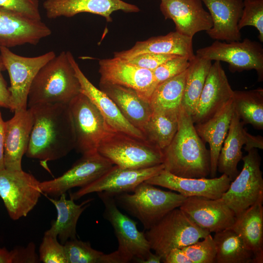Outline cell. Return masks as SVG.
Returning a JSON list of instances; mask_svg holds the SVG:
<instances>
[{
  "label": "cell",
  "mask_w": 263,
  "mask_h": 263,
  "mask_svg": "<svg viewBox=\"0 0 263 263\" xmlns=\"http://www.w3.org/2000/svg\"><path fill=\"white\" fill-rule=\"evenodd\" d=\"M178 113L153 111L142 131L145 140L162 150L165 149L177 131Z\"/></svg>",
  "instance_id": "32"
},
{
  "label": "cell",
  "mask_w": 263,
  "mask_h": 263,
  "mask_svg": "<svg viewBox=\"0 0 263 263\" xmlns=\"http://www.w3.org/2000/svg\"><path fill=\"white\" fill-rule=\"evenodd\" d=\"M29 109L33 125L27 157L46 162L62 158L75 149V134L68 104H39Z\"/></svg>",
  "instance_id": "1"
},
{
  "label": "cell",
  "mask_w": 263,
  "mask_h": 263,
  "mask_svg": "<svg viewBox=\"0 0 263 263\" xmlns=\"http://www.w3.org/2000/svg\"><path fill=\"white\" fill-rule=\"evenodd\" d=\"M43 7L49 19L72 17L81 13H89L103 17L112 21L111 15L116 11L135 13L140 11L135 5L122 0H45Z\"/></svg>",
  "instance_id": "22"
},
{
  "label": "cell",
  "mask_w": 263,
  "mask_h": 263,
  "mask_svg": "<svg viewBox=\"0 0 263 263\" xmlns=\"http://www.w3.org/2000/svg\"><path fill=\"white\" fill-rule=\"evenodd\" d=\"M190 63L186 57L177 56L160 65L152 73L156 86L187 70Z\"/></svg>",
  "instance_id": "40"
},
{
  "label": "cell",
  "mask_w": 263,
  "mask_h": 263,
  "mask_svg": "<svg viewBox=\"0 0 263 263\" xmlns=\"http://www.w3.org/2000/svg\"><path fill=\"white\" fill-rule=\"evenodd\" d=\"M104 210L103 217L112 225L118 246L108 254L109 263H127L133 260L141 263L151 250L145 233L139 231L136 223L118 208L114 196L106 192H97Z\"/></svg>",
  "instance_id": "4"
},
{
  "label": "cell",
  "mask_w": 263,
  "mask_h": 263,
  "mask_svg": "<svg viewBox=\"0 0 263 263\" xmlns=\"http://www.w3.org/2000/svg\"><path fill=\"white\" fill-rule=\"evenodd\" d=\"M0 69H2L3 71L5 70V68L4 67L2 58L0 55Z\"/></svg>",
  "instance_id": "49"
},
{
  "label": "cell",
  "mask_w": 263,
  "mask_h": 263,
  "mask_svg": "<svg viewBox=\"0 0 263 263\" xmlns=\"http://www.w3.org/2000/svg\"><path fill=\"white\" fill-rule=\"evenodd\" d=\"M4 124L0 110V170L5 169L4 163Z\"/></svg>",
  "instance_id": "46"
},
{
  "label": "cell",
  "mask_w": 263,
  "mask_h": 263,
  "mask_svg": "<svg viewBox=\"0 0 263 263\" xmlns=\"http://www.w3.org/2000/svg\"><path fill=\"white\" fill-rule=\"evenodd\" d=\"M67 263H103L105 253L93 248L89 242L69 240L64 244Z\"/></svg>",
  "instance_id": "36"
},
{
  "label": "cell",
  "mask_w": 263,
  "mask_h": 263,
  "mask_svg": "<svg viewBox=\"0 0 263 263\" xmlns=\"http://www.w3.org/2000/svg\"><path fill=\"white\" fill-rule=\"evenodd\" d=\"M14 112V116L4 124V167L7 169L21 170L22 159L28 148L33 118L29 108Z\"/></svg>",
  "instance_id": "21"
},
{
  "label": "cell",
  "mask_w": 263,
  "mask_h": 263,
  "mask_svg": "<svg viewBox=\"0 0 263 263\" xmlns=\"http://www.w3.org/2000/svg\"><path fill=\"white\" fill-rule=\"evenodd\" d=\"M244 123L234 110L227 135L219 154L217 171L231 181L238 174V165L243 157L242 149L246 142L247 131Z\"/></svg>",
  "instance_id": "28"
},
{
  "label": "cell",
  "mask_w": 263,
  "mask_h": 263,
  "mask_svg": "<svg viewBox=\"0 0 263 263\" xmlns=\"http://www.w3.org/2000/svg\"><path fill=\"white\" fill-rule=\"evenodd\" d=\"M233 93L221 61H215L210 67L196 111L192 116L194 124L204 122L213 116L232 98Z\"/></svg>",
  "instance_id": "20"
},
{
  "label": "cell",
  "mask_w": 263,
  "mask_h": 263,
  "mask_svg": "<svg viewBox=\"0 0 263 263\" xmlns=\"http://www.w3.org/2000/svg\"><path fill=\"white\" fill-rule=\"evenodd\" d=\"M15 263H35L40 262L39 255L36 252L34 243H29L26 247H17L14 248Z\"/></svg>",
  "instance_id": "43"
},
{
  "label": "cell",
  "mask_w": 263,
  "mask_h": 263,
  "mask_svg": "<svg viewBox=\"0 0 263 263\" xmlns=\"http://www.w3.org/2000/svg\"><path fill=\"white\" fill-rule=\"evenodd\" d=\"M39 258L44 263H67L65 246L57 237L44 234L39 248Z\"/></svg>",
  "instance_id": "39"
},
{
  "label": "cell",
  "mask_w": 263,
  "mask_h": 263,
  "mask_svg": "<svg viewBox=\"0 0 263 263\" xmlns=\"http://www.w3.org/2000/svg\"><path fill=\"white\" fill-rule=\"evenodd\" d=\"M39 183L22 170H0V197L11 219L26 216L36 206L42 193Z\"/></svg>",
  "instance_id": "11"
},
{
  "label": "cell",
  "mask_w": 263,
  "mask_h": 263,
  "mask_svg": "<svg viewBox=\"0 0 263 263\" xmlns=\"http://www.w3.org/2000/svg\"><path fill=\"white\" fill-rule=\"evenodd\" d=\"M231 181L224 174L210 178H184L163 169L145 182L175 191L186 198L198 196L217 199L227 190Z\"/></svg>",
  "instance_id": "17"
},
{
  "label": "cell",
  "mask_w": 263,
  "mask_h": 263,
  "mask_svg": "<svg viewBox=\"0 0 263 263\" xmlns=\"http://www.w3.org/2000/svg\"><path fill=\"white\" fill-rule=\"evenodd\" d=\"M162 262L164 263H192L181 248L171 250Z\"/></svg>",
  "instance_id": "44"
},
{
  "label": "cell",
  "mask_w": 263,
  "mask_h": 263,
  "mask_svg": "<svg viewBox=\"0 0 263 263\" xmlns=\"http://www.w3.org/2000/svg\"><path fill=\"white\" fill-rule=\"evenodd\" d=\"M148 53L183 56L189 61L195 56L192 47V38L175 31L138 41L129 50L115 52L114 57L128 60Z\"/></svg>",
  "instance_id": "26"
},
{
  "label": "cell",
  "mask_w": 263,
  "mask_h": 263,
  "mask_svg": "<svg viewBox=\"0 0 263 263\" xmlns=\"http://www.w3.org/2000/svg\"><path fill=\"white\" fill-rule=\"evenodd\" d=\"M234 113L232 98L206 121L194 124L196 131L209 147L210 178L216 177L218 160Z\"/></svg>",
  "instance_id": "27"
},
{
  "label": "cell",
  "mask_w": 263,
  "mask_h": 263,
  "mask_svg": "<svg viewBox=\"0 0 263 263\" xmlns=\"http://www.w3.org/2000/svg\"><path fill=\"white\" fill-rule=\"evenodd\" d=\"M76 150L82 155L97 151L101 141L113 130L93 103L80 93L68 104Z\"/></svg>",
  "instance_id": "8"
},
{
  "label": "cell",
  "mask_w": 263,
  "mask_h": 263,
  "mask_svg": "<svg viewBox=\"0 0 263 263\" xmlns=\"http://www.w3.org/2000/svg\"><path fill=\"white\" fill-rule=\"evenodd\" d=\"M181 248L192 263H215L216 248L210 233L202 241L199 240Z\"/></svg>",
  "instance_id": "37"
},
{
  "label": "cell",
  "mask_w": 263,
  "mask_h": 263,
  "mask_svg": "<svg viewBox=\"0 0 263 263\" xmlns=\"http://www.w3.org/2000/svg\"><path fill=\"white\" fill-rule=\"evenodd\" d=\"M211 60L199 57L190 61L182 106L191 114L194 113L205 81L212 64Z\"/></svg>",
  "instance_id": "34"
},
{
  "label": "cell",
  "mask_w": 263,
  "mask_h": 263,
  "mask_svg": "<svg viewBox=\"0 0 263 263\" xmlns=\"http://www.w3.org/2000/svg\"><path fill=\"white\" fill-rule=\"evenodd\" d=\"M51 33L41 20L0 6V46L9 48L26 44L36 45Z\"/></svg>",
  "instance_id": "16"
},
{
  "label": "cell",
  "mask_w": 263,
  "mask_h": 263,
  "mask_svg": "<svg viewBox=\"0 0 263 263\" xmlns=\"http://www.w3.org/2000/svg\"><path fill=\"white\" fill-rule=\"evenodd\" d=\"M160 8L166 19L174 22L176 32L192 38L213 25L210 15L201 0H161Z\"/></svg>",
  "instance_id": "19"
},
{
  "label": "cell",
  "mask_w": 263,
  "mask_h": 263,
  "mask_svg": "<svg viewBox=\"0 0 263 263\" xmlns=\"http://www.w3.org/2000/svg\"><path fill=\"white\" fill-rule=\"evenodd\" d=\"M164 169L163 164L138 169L121 168L113 165L107 172L90 184L70 194V198L77 200L88 194L101 191L114 196L133 192L141 183Z\"/></svg>",
  "instance_id": "14"
},
{
  "label": "cell",
  "mask_w": 263,
  "mask_h": 263,
  "mask_svg": "<svg viewBox=\"0 0 263 263\" xmlns=\"http://www.w3.org/2000/svg\"><path fill=\"white\" fill-rule=\"evenodd\" d=\"M242 170L231 181L221 199L238 215L258 202H263V178L261 158L257 149L243 156Z\"/></svg>",
  "instance_id": "9"
},
{
  "label": "cell",
  "mask_w": 263,
  "mask_h": 263,
  "mask_svg": "<svg viewBox=\"0 0 263 263\" xmlns=\"http://www.w3.org/2000/svg\"><path fill=\"white\" fill-rule=\"evenodd\" d=\"M99 86L114 102L125 118L142 132L153 112L150 101L127 87L101 81Z\"/></svg>",
  "instance_id": "25"
},
{
  "label": "cell",
  "mask_w": 263,
  "mask_h": 263,
  "mask_svg": "<svg viewBox=\"0 0 263 263\" xmlns=\"http://www.w3.org/2000/svg\"><path fill=\"white\" fill-rule=\"evenodd\" d=\"M146 230L145 234L151 250L162 261L171 250L188 245L210 233L198 226L179 207Z\"/></svg>",
  "instance_id": "6"
},
{
  "label": "cell",
  "mask_w": 263,
  "mask_h": 263,
  "mask_svg": "<svg viewBox=\"0 0 263 263\" xmlns=\"http://www.w3.org/2000/svg\"><path fill=\"white\" fill-rule=\"evenodd\" d=\"M229 42L216 40L210 45L198 49L196 55L209 60L224 61L234 73L255 70L259 81L263 80V47L247 38Z\"/></svg>",
  "instance_id": "12"
},
{
  "label": "cell",
  "mask_w": 263,
  "mask_h": 263,
  "mask_svg": "<svg viewBox=\"0 0 263 263\" xmlns=\"http://www.w3.org/2000/svg\"><path fill=\"white\" fill-rule=\"evenodd\" d=\"M246 151L253 149H263V138L261 135L254 136L246 133V142L243 147Z\"/></svg>",
  "instance_id": "45"
},
{
  "label": "cell",
  "mask_w": 263,
  "mask_h": 263,
  "mask_svg": "<svg viewBox=\"0 0 263 263\" xmlns=\"http://www.w3.org/2000/svg\"><path fill=\"white\" fill-rule=\"evenodd\" d=\"M114 165L97 151L82 155L72 167L60 176L39 183L42 192L53 197L75 187H83L96 180Z\"/></svg>",
  "instance_id": "13"
},
{
  "label": "cell",
  "mask_w": 263,
  "mask_h": 263,
  "mask_svg": "<svg viewBox=\"0 0 263 263\" xmlns=\"http://www.w3.org/2000/svg\"><path fill=\"white\" fill-rule=\"evenodd\" d=\"M0 55L8 73L10 87V110L26 109L28 93L39 69L56 55L52 51L41 55L27 57L17 55L9 48L0 46Z\"/></svg>",
  "instance_id": "10"
},
{
  "label": "cell",
  "mask_w": 263,
  "mask_h": 263,
  "mask_svg": "<svg viewBox=\"0 0 263 263\" xmlns=\"http://www.w3.org/2000/svg\"><path fill=\"white\" fill-rule=\"evenodd\" d=\"M164 170L184 178H206L210 173L209 151L198 135L192 116L181 106L177 131L162 150Z\"/></svg>",
  "instance_id": "2"
},
{
  "label": "cell",
  "mask_w": 263,
  "mask_h": 263,
  "mask_svg": "<svg viewBox=\"0 0 263 263\" xmlns=\"http://www.w3.org/2000/svg\"><path fill=\"white\" fill-rule=\"evenodd\" d=\"M81 93V87L67 52L44 65L36 75L27 99L28 108L45 104H68Z\"/></svg>",
  "instance_id": "3"
},
{
  "label": "cell",
  "mask_w": 263,
  "mask_h": 263,
  "mask_svg": "<svg viewBox=\"0 0 263 263\" xmlns=\"http://www.w3.org/2000/svg\"><path fill=\"white\" fill-rule=\"evenodd\" d=\"M0 6L32 19L41 20L38 0H0Z\"/></svg>",
  "instance_id": "41"
},
{
  "label": "cell",
  "mask_w": 263,
  "mask_h": 263,
  "mask_svg": "<svg viewBox=\"0 0 263 263\" xmlns=\"http://www.w3.org/2000/svg\"><path fill=\"white\" fill-rule=\"evenodd\" d=\"M59 197L58 199L48 198L56 209L57 217L44 234L58 237L60 243L64 244L69 240L76 239L77 221L93 199H87L77 205L72 199H67L65 193Z\"/></svg>",
  "instance_id": "30"
},
{
  "label": "cell",
  "mask_w": 263,
  "mask_h": 263,
  "mask_svg": "<svg viewBox=\"0 0 263 263\" xmlns=\"http://www.w3.org/2000/svg\"><path fill=\"white\" fill-rule=\"evenodd\" d=\"M179 208L198 226L210 233L231 228L236 218L221 198L189 197Z\"/></svg>",
  "instance_id": "18"
},
{
  "label": "cell",
  "mask_w": 263,
  "mask_h": 263,
  "mask_svg": "<svg viewBox=\"0 0 263 263\" xmlns=\"http://www.w3.org/2000/svg\"><path fill=\"white\" fill-rule=\"evenodd\" d=\"M132 194L114 195L118 206L140 221L148 230L171 210L179 207L186 197L178 193L165 191L143 182Z\"/></svg>",
  "instance_id": "5"
},
{
  "label": "cell",
  "mask_w": 263,
  "mask_h": 263,
  "mask_svg": "<svg viewBox=\"0 0 263 263\" xmlns=\"http://www.w3.org/2000/svg\"><path fill=\"white\" fill-rule=\"evenodd\" d=\"M0 263H15L14 249L9 251L5 247L0 248Z\"/></svg>",
  "instance_id": "47"
},
{
  "label": "cell",
  "mask_w": 263,
  "mask_h": 263,
  "mask_svg": "<svg viewBox=\"0 0 263 263\" xmlns=\"http://www.w3.org/2000/svg\"><path fill=\"white\" fill-rule=\"evenodd\" d=\"M162 261V258L159 255L150 251L142 263H160Z\"/></svg>",
  "instance_id": "48"
},
{
  "label": "cell",
  "mask_w": 263,
  "mask_h": 263,
  "mask_svg": "<svg viewBox=\"0 0 263 263\" xmlns=\"http://www.w3.org/2000/svg\"><path fill=\"white\" fill-rule=\"evenodd\" d=\"M263 202H258L236 216L230 228L253 252L255 263H263Z\"/></svg>",
  "instance_id": "29"
},
{
  "label": "cell",
  "mask_w": 263,
  "mask_h": 263,
  "mask_svg": "<svg viewBox=\"0 0 263 263\" xmlns=\"http://www.w3.org/2000/svg\"><path fill=\"white\" fill-rule=\"evenodd\" d=\"M234 110L244 124L258 130L263 129V89L234 91Z\"/></svg>",
  "instance_id": "35"
},
{
  "label": "cell",
  "mask_w": 263,
  "mask_h": 263,
  "mask_svg": "<svg viewBox=\"0 0 263 263\" xmlns=\"http://www.w3.org/2000/svg\"><path fill=\"white\" fill-rule=\"evenodd\" d=\"M187 75L188 69L156 86L150 98L153 111L179 112Z\"/></svg>",
  "instance_id": "33"
},
{
  "label": "cell",
  "mask_w": 263,
  "mask_h": 263,
  "mask_svg": "<svg viewBox=\"0 0 263 263\" xmlns=\"http://www.w3.org/2000/svg\"><path fill=\"white\" fill-rule=\"evenodd\" d=\"M99 66L100 81L132 89L150 101L156 87L152 71L114 56L100 60Z\"/></svg>",
  "instance_id": "15"
},
{
  "label": "cell",
  "mask_w": 263,
  "mask_h": 263,
  "mask_svg": "<svg viewBox=\"0 0 263 263\" xmlns=\"http://www.w3.org/2000/svg\"><path fill=\"white\" fill-rule=\"evenodd\" d=\"M97 152L114 165L138 169L163 164L162 150L145 139L112 131L100 142Z\"/></svg>",
  "instance_id": "7"
},
{
  "label": "cell",
  "mask_w": 263,
  "mask_h": 263,
  "mask_svg": "<svg viewBox=\"0 0 263 263\" xmlns=\"http://www.w3.org/2000/svg\"><path fill=\"white\" fill-rule=\"evenodd\" d=\"M176 56L177 55L148 53L138 55L126 61L141 68L152 71Z\"/></svg>",
  "instance_id": "42"
},
{
  "label": "cell",
  "mask_w": 263,
  "mask_h": 263,
  "mask_svg": "<svg viewBox=\"0 0 263 263\" xmlns=\"http://www.w3.org/2000/svg\"><path fill=\"white\" fill-rule=\"evenodd\" d=\"M247 26L254 27L259 32V39L263 42V0H244L242 14L238 22L240 30Z\"/></svg>",
  "instance_id": "38"
},
{
  "label": "cell",
  "mask_w": 263,
  "mask_h": 263,
  "mask_svg": "<svg viewBox=\"0 0 263 263\" xmlns=\"http://www.w3.org/2000/svg\"><path fill=\"white\" fill-rule=\"evenodd\" d=\"M67 53L80 84L81 93L85 94L96 106L110 127L114 131L145 139L142 132L125 118L112 99L94 86L87 78L72 54L69 51Z\"/></svg>",
  "instance_id": "23"
},
{
  "label": "cell",
  "mask_w": 263,
  "mask_h": 263,
  "mask_svg": "<svg viewBox=\"0 0 263 263\" xmlns=\"http://www.w3.org/2000/svg\"><path fill=\"white\" fill-rule=\"evenodd\" d=\"M215 263H255L254 256L241 236L231 228L215 233Z\"/></svg>",
  "instance_id": "31"
},
{
  "label": "cell",
  "mask_w": 263,
  "mask_h": 263,
  "mask_svg": "<svg viewBox=\"0 0 263 263\" xmlns=\"http://www.w3.org/2000/svg\"><path fill=\"white\" fill-rule=\"evenodd\" d=\"M209 11L213 25L206 31L217 40L229 42L241 40L238 27L244 7L243 0H201Z\"/></svg>",
  "instance_id": "24"
}]
</instances>
